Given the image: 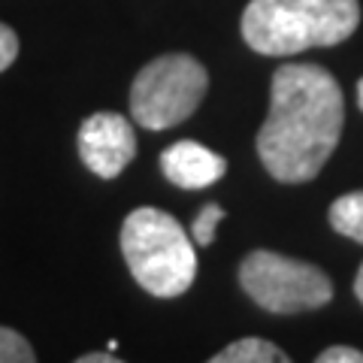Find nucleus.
Instances as JSON below:
<instances>
[{
    "instance_id": "nucleus-1",
    "label": "nucleus",
    "mask_w": 363,
    "mask_h": 363,
    "mask_svg": "<svg viewBox=\"0 0 363 363\" xmlns=\"http://www.w3.org/2000/svg\"><path fill=\"white\" fill-rule=\"evenodd\" d=\"M342 124L345 100L330 70L281 64L272 73L267 121L257 130V157L276 182H312L336 152Z\"/></svg>"
},
{
    "instance_id": "nucleus-2",
    "label": "nucleus",
    "mask_w": 363,
    "mask_h": 363,
    "mask_svg": "<svg viewBox=\"0 0 363 363\" xmlns=\"http://www.w3.org/2000/svg\"><path fill=\"white\" fill-rule=\"evenodd\" d=\"M357 25V0H252L240 21L248 49L267 58L339 45Z\"/></svg>"
},
{
    "instance_id": "nucleus-3",
    "label": "nucleus",
    "mask_w": 363,
    "mask_h": 363,
    "mask_svg": "<svg viewBox=\"0 0 363 363\" xmlns=\"http://www.w3.org/2000/svg\"><path fill=\"white\" fill-rule=\"evenodd\" d=\"M121 255L136 285L152 297L173 300L194 285L197 255L188 230L155 206H140L124 218Z\"/></svg>"
},
{
    "instance_id": "nucleus-4",
    "label": "nucleus",
    "mask_w": 363,
    "mask_h": 363,
    "mask_svg": "<svg viewBox=\"0 0 363 363\" xmlns=\"http://www.w3.org/2000/svg\"><path fill=\"white\" fill-rule=\"evenodd\" d=\"M209 91V73L194 55H161L136 73L130 116L145 130H167L188 121Z\"/></svg>"
},
{
    "instance_id": "nucleus-5",
    "label": "nucleus",
    "mask_w": 363,
    "mask_h": 363,
    "mask_svg": "<svg viewBox=\"0 0 363 363\" xmlns=\"http://www.w3.org/2000/svg\"><path fill=\"white\" fill-rule=\"evenodd\" d=\"M240 285L272 315L315 312L333 300V281L321 267L267 248H257L240 264Z\"/></svg>"
},
{
    "instance_id": "nucleus-6",
    "label": "nucleus",
    "mask_w": 363,
    "mask_h": 363,
    "mask_svg": "<svg viewBox=\"0 0 363 363\" xmlns=\"http://www.w3.org/2000/svg\"><path fill=\"white\" fill-rule=\"evenodd\" d=\"M82 164L100 179H116L136 155L133 124L118 112H94L82 121L76 136Z\"/></svg>"
},
{
    "instance_id": "nucleus-7",
    "label": "nucleus",
    "mask_w": 363,
    "mask_h": 363,
    "mask_svg": "<svg viewBox=\"0 0 363 363\" xmlns=\"http://www.w3.org/2000/svg\"><path fill=\"white\" fill-rule=\"evenodd\" d=\"M161 169L167 182L185 191H200L215 185L227 173V161L194 140H179L161 152Z\"/></svg>"
},
{
    "instance_id": "nucleus-8",
    "label": "nucleus",
    "mask_w": 363,
    "mask_h": 363,
    "mask_svg": "<svg viewBox=\"0 0 363 363\" xmlns=\"http://www.w3.org/2000/svg\"><path fill=\"white\" fill-rule=\"evenodd\" d=\"M206 363H294V360L276 342H269V339L245 336V339H236V342L221 348L218 354L209 357Z\"/></svg>"
},
{
    "instance_id": "nucleus-9",
    "label": "nucleus",
    "mask_w": 363,
    "mask_h": 363,
    "mask_svg": "<svg viewBox=\"0 0 363 363\" xmlns=\"http://www.w3.org/2000/svg\"><path fill=\"white\" fill-rule=\"evenodd\" d=\"M330 227L363 245V191H351L330 203Z\"/></svg>"
},
{
    "instance_id": "nucleus-10",
    "label": "nucleus",
    "mask_w": 363,
    "mask_h": 363,
    "mask_svg": "<svg viewBox=\"0 0 363 363\" xmlns=\"http://www.w3.org/2000/svg\"><path fill=\"white\" fill-rule=\"evenodd\" d=\"M0 363H37L30 342L13 327H0Z\"/></svg>"
},
{
    "instance_id": "nucleus-11",
    "label": "nucleus",
    "mask_w": 363,
    "mask_h": 363,
    "mask_svg": "<svg viewBox=\"0 0 363 363\" xmlns=\"http://www.w3.org/2000/svg\"><path fill=\"white\" fill-rule=\"evenodd\" d=\"M224 221V206H218V203H206L200 212L194 224H191V233H194V242L200 248H206L215 242V233H218V224Z\"/></svg>"
},
{
    "instance_id": "nucleus-12",
    "label": "nucleus",
    "mask_w": 363,
    "mask_h": 363,
    "mask_svg": "<svg viewBox=\"0 0 363 363\" xmlns=\"http://www.w3.org/2000/svg\"><path fill=\"white\" fill-rule=\"evenodd\" d=\"M16 58H18V37L13 28L0 21V73L9 70Z\"/></svg>"
},
{
    "instance_id": "nucleus-13",
    "label": "nucleus",
    "mask_w": 363,
    "mask_h": 363,
    "mask_svg": "<svg viewBox=\"0 0 363 363\" xmlns=\"http://www.w3.org/2000/svg\"><path fill=\"white\" fill-rule=\"evenodd\" d=\"M315 363H363V351L351 345H330L315 357Z\"/></svg>"
},
{
    "instance_id": "nucleus-14",
    "label": "nucleus",
    "mask_w": 363,
    "mask_h": 363,
    "mask_svg": "<svg viewBox=\"0 0 363 363\" xmlns=\"http://www.w3.org/2000/svg\"><path fill=\"white\" fill-rule=\"evenodd\" d=\"M73 363H124V360H118L116 354H109V351H88V354H82Z\"/></svg>"
},
{
    "instance_id": "nucleus-15",
    "label": "nucleus",
    "mask_w": 363,
    "mask_h": 363,
    "mask_svg": "<svg viewBox=\"0 0 363 363\" xmlns=\"http://www.w3.org/2000/svg\"><path fill=\"white\" fill-rule=\"evenodd\" d=\"M354 297L363 303V264H360V269H357V279H354Z\"/></svg>"
},
{
    "instance_id": "nucleus-16",
    "label": "nucleus",
    "mask_w": 363,
    "mask_h": 363,
    "mask_svg": "<svg viewBox=\"0 0 363 363\" xmlns=\"http://www.w3.org/2000/svg\"><path fill=\"white\" fill-rule=\"evenodd\" d=\"M357 104H360V109H363V79L357 82Z\"/></svg>"
}]
</instances>
